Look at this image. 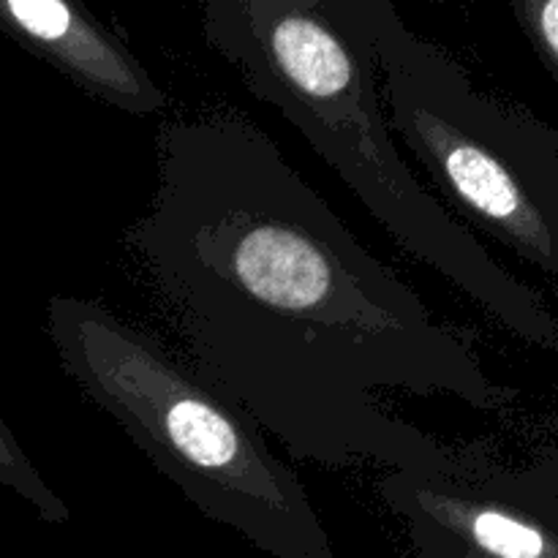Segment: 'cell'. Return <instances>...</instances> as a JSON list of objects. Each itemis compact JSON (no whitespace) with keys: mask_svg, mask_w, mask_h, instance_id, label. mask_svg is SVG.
Listing matches in <instances>:
<instances>
[{"mask_svg":"<svg viewBox=\"0 0 558 558\" xmlns=\"http://www.w3.org/2000/svg\"><path fill=\"white\" fill-rule=\"evenodd\" d=\"M178 352L294 458L325 469L450 472L463 452L387 396L499 412L466 338L381 265L245 114H178L156 131V185L125 227Z\"/></svg>","mask_w":558,"mask_h":558,"instance_id":"cell-1","label":"cell"},{"mask_svg":"<svg viewBox=\"0 0 558 558\" xmlns=\"http://www.w3.org/2000/svg\"><path fill=\"white\" fill-rule=\"evenodd\" d=\"M207 44L311 142L407 254L510 336L558 352V319L545 300L403 161L374 60L298 0H238V14Z\"/></svg>","mask_w":558,"mask_h":558,"instance_id":"cell-2","label":"cell"},{"mask_svg":"<svg viewBox=\"0 0 558 558\" xmlns=\"http://www.w3.org/2000/svg\"><path fill=\"white\" fill-rule=\"evenodd\" d=\"M71 379L205 518L272 558H332L325 521L262 425L178 349L90 300L52 303Z\"/></svg>","mask_w":558,"mask_h":558,"instance_id":"cell-3","label":"cell"},{"mask_svg":"<svg viewBox=\"0 0 558 558\" xmlns=\"http://www.w3.org/2000/svg\"><path fill=\"white\" fill-rule=\"evenodd\" d=\"M376 74L392 134L458 218L558 278V129L474 85L403 20L376 44Z\"/></svg>","mask_w":558,"mask_h":558,"instance_id":"cell-4","label":"cell"},{"mask_svg":"<svg viewBox=\"0 0 558 558\" xmlns=\"http://www.w3.org/2000/svg\"><path fill=\"white\" fill-rule=\"evenodd\" d=\"M381 499L420 526L483 558H558V510L523 494L485 452H463L450 472H390Z\"/></svg>","mask_w":558,"mask_h":558,"instance_id":"cell-5","label":"cell"},{"mask_svg":"<svg viewBox=\"0 0 558 558\" xmlns=\"http://www.w3.org/2000/svg\"><path fill=\"white\" fill-rule=\"evenodd\" d=\"M0 22L109 107L153 114L169 96L129 44L80 0H0Z\"/></svg>","mask_w":558,"mask_h":558,"instance_id":"cell-6","label":"cell"},{"mask_svg":"<svg viewBox=\"0 0 558 558\" xmlns=\"http://www.w3.org/2000/svg\"><path fill=\"white\" fill-rule=\"evenodd\" d=\"M336 27L363 58L376 63V44L390 27L401 22L396 0H298ZM238 14V0H202L205 38L218 33Z\"/></svg>","mask_w":558,"mask_h":558,"instance_id":"cell-7","label":"cell"},{"mask_svg":"<svg viewBox=\"0 0 558 558\" xmlns=\"http://www.w3.org/2000/svg\"><path fill=\"white\" fill-rule=\"evenodd\" d=\"M521 31L558 85V0H510Z\"/></svg>","mask_w":558,"mask_h":558,"instance_id":"cell-8","label":"cell"},{"mask_svg":"<svg viewBox=\"0 0 558 558\" xmlns=\"http://www.w3.org/2000/svg\"><path fill=\"white\" fill-rule=\"evenodd\" d=\"M507 472H510V480L523 494L534 496V499L558 510V450H550L548 456L534 461L532 466L507 469Z\"/></svg>","mask_w":558,"mask_h":558,"instance_id":"cell-9","label":"cell"},{"mask_svg":"<svg viewBox=\"0 0 558 558\" xmlns=\"http://www.w3.org/2000/svg\"><path fill=\"white\" fill-rule=\"evenodd\" d=\"M409 545H412L414 558H483L477 554H469L461 545L450 543V539L439 537L434 532H425L420 526H407Z\"/></svg>","mask_w":558,"mask_h":558,"instance_id":"cell-10","label":"cell"},{"mask_svg":"<svg viewBox=\"0 0 558 558\" xmlns=\"http://www.w3.org/2000/svg\"><path fill=\"white\" fill-rule=\"evenodd\" d=\"M434 3H445V0H434Z\"/></svg>","mask_w":558,"mask_h":558,"instance_id":"cell-11","label":"cell"}]
</instances>
